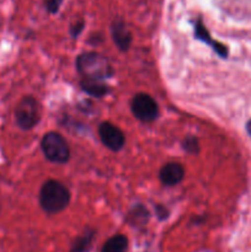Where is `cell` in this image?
<instances>
[{
	"mask_svg": "<svg viewBox=\"0 0 251 252\" xmlns=\"http://www.w3.org/2000/svg\"><path fill=\"white\" fill-rule=\"evenodd\" d=\"M71 199L68 187L57 180H47L39 189V206L47 214H58L69 206Z\"/></svg>",
	"mask_w": 251,
	"mask_h": 252,
	"instance_id": "cell-1",
	"label": "cell"
},
{
	"mask_svg": "<svg viewBox=\"0 0 251 252\" xmlns=\"http://www.w3.org/2000/svg\"><path fill=\"white\" fill-rule=\"evenodd\" d=\"M76 69L83 79L101 80L113 75V69L110 61L105 56L96 52H85L76 58Z\"/></svg>",
	"mask_w": 251,
	"mask_h": 252,
	"instance_id": "cell-2",
	"label": "cell"
},
{
	"mask_svg": "<svg viewBox=\"0 0 251 252\" xmlns=\"http://www.w3.org/2000/svg\"><path fill=\"white\" fill-rule=\"evenodd\" d=\"M41 149L46 159L54 164H65L70 158L68 143L58 132L46 133L42 138Z\"/></svg>",
	"mask_w": 251,
	"mask_h": 252,
	"instance_id": "cell-3",
	"label": "cell"
},
{
	"mask_svg": "<svg viewBox=\"0 0 251 252\" xmlns=\"http://www.w3.org/2000/svg\"><path fill=\"white\" fill-rule=\"evenodd\" d=\"M41 120V106L33 96L21 98L15 110V121L21 129L30 130L36 127Z\"/></svg>",
	"mask_w": 251,
	"mask_h": 252,
	"instance_id": "cell-4",
	"label": "cell"
},
{
	"mask_svg": "<svg viewBox=\"0 0 251 252\" xmlns=\"http://www.w3.org/2000/svg\"><path fill=\"white\" fill-rule=\"evenodd\" d=\"M130 110L137 120L144 123L154 122L159 116V106L157 101L145 93H139L134 95L130 102Z\"/></svg>",
	"mask_w": 251,
	"mask_h": 252,
	"instance_id": "cell-5",
	"label": "cell"
},
{
	"mask_svg": "<svg viewBox=\"0 0 251 252\" xmlns=\"http://www.w3.org/2000/svg\"><path fill=\"white\" fill-rule=\"evenodd\" d=\"M98 137L102 144L112 152H120L126 144V137L122 129L107 121L98 126Z\"/></svg>",
	"mask_w": 251,
	"mask_h": 252,
	"instance_id": "cell-6",
	"label": "cell"
},
{
	"mask_svg": "<svg viewBox=\"0 0 251 252\" xmlns=\"http://www.w3.org/2000/svg\"><path fill=\"white\" fill-rule=\"evenodd\" d=\"M185 177V169L180 162H167L161 167L159 172V179L161 184L166 187L179 185Z\"/></svg>",
	"mask_w": 251,
	"mask_h": 252,
	"instance_id": "cell-7",
	"label": "cell"
},
{
	"mask_svg": "<svg viewBox=\"0 0 251 252\" xmlns=\"http://www.w3.org/2000/svg\"><path fill=\"white\" fill-rule=\"evenodd\" d=\"M194 36H196L197 39H199V41L204 42L206 44L211 46L212 49L216 51V53L218 54V56H220L221 58H226V57H228V47L224 46L220 42L212 38L208 30H207V27L204 26L203 22H202L201 20H197L196 24H194Z\"/></svg>",
	"mask_w": 251,
	"mask_h": 252,
	"instance_id": "cell-8",
	"label": "cell"
},
{
	"mask_svg": "<svg viewBox=\"0 0 251 252\" xmlns=\"http://www.w3.org/2000/svg\"><path fill=\"white\" fill-rule=\"evenodd\" d=\"M111 36L118 49L126 52L132 44V32L123 21H115L111 26Z\"/></svg>",
	"mask_w": 251,
	"mask_h": 252,
	"instance_id": "cell-9",
	"label": "cell"
},
{
	"mask_svg": "<svg viewBox=\"0 0 251 252\" xmlns=\"http://www.w3.org/2000/svg\"><path fill=\"white\" fill-rule=\"evenodd\" d=\"M81 90L85 91L88 95L94 97H102L110 93V86L101 80H88V79H81L80 81Z\"/></svg>",
	"mask_w": 251,
	"mask_h": 252,
	"instance_id": "cell-10",
	"label": "cell"
},
{
	"mask_svg": "<svg viewBox=\"0 0 251 252\" xmlns=\"http://www.w3.org/2000/svg\"><path fill=\"white\" fill-rule=\"evenodd\" d=\"M128 246V239L122 234L113 235L102 246L101 252H126Z\"/></svg>",
	"mask_w": 251,
	"mask_h": 252,
	"instance_id": "cell-11",
	"label": "cell"
},
{
	"mask_svg": "<svg viewBox=\"0 0 251 252\" xmlns=\"http://www.w3.org/2000/svg\"><path fill=\"white\" fill-rule=\"evenodd\" d=\"M129 218L132 219L133 224H144L148 221V218H149V214H148V211L142 206V204H138L134 208L132 209V212L129 213Z\"/></svg>",
	"mask_w": 251,
	"mask_h": 252,
	"instance_id": "cell-12",
	"label": "cell"
},
{
	"mask_svg": "<svg viewBox=\"0 0 251 252\" xmlns=\"http://www.w3.org/2000/svg\"><path fill=\"white\" fill-rule=\"evenodd\" d=\"M182 148H184L185 152H187L188 154L196 155L199 153V142L198 138L194 137V135H187L185 137V139L182 140Z\"/></svg>",
	"mask_w": 251,
	"mask_h": 252,
	"instance_id": "cell-13",
	"label": "cell"
},
{
	"mask_svg": "<svg viewBox=\"0 0 251 252\" xmlns=\"http://www.w3.org/2000/svg\"><path fill=\"white\" fill-rule=\"evenodd\" d=\"M94 238V231H86L81 238H79L75 241V246H74L73 251L75 252H84L88 250V248L90 246L91 240Z\"/></svg>",
	"mask_w": 251,
	"mask_h": 252,
	"instance_id": "cell-14",
	"label": "cell"
},
{
	"mask_svg": "<svg viewBox=\"0 0 251 252\" xmlns=\"http://www.w3.org/2000/svg\"><path fill=\"white\" fill-rule=\"evenodd\" d=\"M62 1L63 0H46V9L51 14H56V12H58L59 7H61Z\"/></svg>",
	"mask_w": 251,
	"mask_h": 252,
	"instance_id": "cell-15",
	"label": "cell"
},
{
	"mask_svg": "<svg viewBox=\"0 0 251 252\" xmlns=\"http://www.w3.org/2000/svg\"><path fill=\"white\" fill-rule=\"evenodd\" d=\"M84 26H85V24H84V21H76L75 24L71 25L70 27V33L73 37H78L79 34L81 33V31L84 30Z\"/></svg>",
	"mask_w": 251,
	"mask_h": 252,
	"instance_id": "cell-16",
	"label": "cell"
},
{
	"mask_svg": "<svg viewBox=\"0 0 251 252\" xmlns=\"http://www.w3.org/2000/svg\"><path fill=\"white\" fill-rule=\"evenodd\" d=\"M157 214L159 216L160 219H165L169 216V212L164 206H157Z\"/></svg>",
	"mask_w": 251,
	"mask_h": 252,
	"instance_id": "cell-17",
	"label": "cell"
},
{
	"mask_svg": "<svg viewBox=\"0 0 251 252\" xmlns=\"http://www.w3.org/2000/svg\"><path fill=\"white\" fill-rule=\"evenodd\" d=\"M246 130H248V133L250 134V137H251V120L246 123Z\"/></svg>",
	"mask_w": 251,
	"mask_h": 252,
	"instance_id": "cell-18",
	"label": "cell"
},
{
	"mask_svg": "<svg viewBox=\"0 0 251 252\" xmlns=\"http://www.w3.org/2000/svg\"><path fill=\"white\" fill-rule=\"evenodd\" d=\"M71 252H75V251H71Z\"/></svg>",
	"mask_w": 251,
	"mask_h": 252,
	"instance_id": "cell-19",
	"label": "cell"
}]
</instances>
